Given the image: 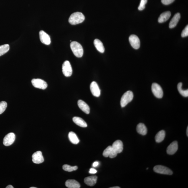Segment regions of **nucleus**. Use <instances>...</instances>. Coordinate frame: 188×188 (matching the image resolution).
<instances>
[{
	"label": "nucleus",
	"mask_w": 188,
	"mask_h": 188,
	"mask_svg": "<svg viewBox=\"0 0 188 188\" xmlns=\"http://www.w3.org/2000/svg\"><path fill=\"white\" fill-rule=\"evenodd\" d=\"M186 135H187V136L188 137V126L187 127V130H186Z\"/></svg>",
	"instance_id": "c9c22d12"
},
{
	"label": "nucleus",
	"mask_w": 188,
	"mask_h": 188,
	"mask_svg": "<svg viewBox=\"0 0 188 188\" xmlns=\"http://www.w3.org/2000/svg\"><path fill=\"white\" fill-rule=\"evenodd\" d=\"M181 18V14L179 13H178L174 15V17L171 19L170 22L169 27L170 28H173L176 27L178 23L179 22Z\"/></svg>",
	"instance_id": "a211bd4d"
},
{
	"label": "nucleus",
	"mask_w": 188,
	"mask_h": 188,
	"mask_svg": "<svg viewBox=\"0 0 188 188\" xmlns=\"http://www.w3.org/2000/svg\"><path fill=\"white\" fill-rule=\"evenodd\" d=\"M166 133L164 130H161L158 132L155 137L156 142L160 143L164 141Z\"/></svg>",
	"instance_id": "b1692460"
},
{
	"label": "nucleus",
	"mask_w": 188,
	"mask_h": 188,
	"mask_svg": "<svg viewBox=\"0 0 188 188\" xmlns=\"http://www.w3.org/2000/svg\"><path fill=\"white\" fill-rule=\"evenodd\" d=\"M136 130L138 133L145 136L147 133V129L144 124L140 123L137 126Z\"/></svg>",
	"instance_id": "6ab92c4d"
},
{
	"label": "nucleus",
	"mask_w": 188,
	"mask_h": 188,
	"mask_svg": "<svg viewBox=\"0 0 188 188\" xmlns=\"http://www.w3.org/2000/svg\"><path fill=\"white\" fill-rule=\"evenodd\" d=\"M85 17L83 14L80 12L74 13L69 18V22L72 25H76L83 22Z\"/></svg>",
	"instance_id": "f257e3e1"
},
{
	"label": "nucleus",
	"mask_w": 188,
	"mask_h": 188,
	"mask_svg": "<svg viewBox=\"0 0 188 188\" xmlns=\"http://www.w3.org/2000/svg\"><path fill=\"white\" fill-rule=\"evenodd\" d=\"M153 170L155 172L160 174L167 175H172L173 174L172 171L169 168L161 165L154 166Z\"/></svg>",
	"instance_id": "0eeeda50"
},
{
	"label": "nucleus",
	"mask_w": 188,
	"mask_h": 188,
	"mask_svg": "<svg viewBox=\"0 0 188 188\" xmlns=\"http://www.w3.org/2000/svg\"><path fill=\"white\" fill-rule=\"evenodd\" d=\"M31 83L34 87L41 89L45 90L47 87V82L41 79H32Z\"/></svg>",
	"instance_id": "39448f33"
},
{
	"label": "nucleus",
	"mask_w": 188,
	"mask_h": 188,
	"mask_svg": "<svg viewBox=\"0 0 188 188\" xmlns=\"http://www.w3.org/2000/svg\"><path fill=\"white\" fill-rule=\"evenodd\" d=\"M178 149V144L177 141H173L168 147L166 152L169 155H173L176 153Z\"/></svg>",
	"instance_id": "4468645a"
},
{
	"label": "nucleus",
	"mask_w": 188,
	"mask_h": 188,
	"mask_svg": "<svg viewBox=\"0 0 188 188\" xmlns=\"http://www.w3.org/2000/svg\"><path fill=\"white\" fill-rule=\"evenodd\" d=\"M9 49V44L0 46V57L4 55L8 52Z\"/></svg>",
	"instance_id": "a878e982"
},
{
	"label": "nucleus",
	"mask_w": 188,
	"mask_h": 188,
	"mask_svg": "<svg viewBox=\"0 0 188 188\" xmlns=\"http://www.w3.org/2000/svg\"><path fill=\"white\" fill-rule=\"evenodd\" d=\"M129 41L130 44L133 48L138 49L140 47V41L137 36L132 34L130 36Z\"/></svg>",
	"instance_id": "1a4fd4ad"
},
{
	"label": "nucleus",
	"mask_w": 188,
	"mask_h": 188,
	"mask_svg": "<svg viewBox=\"0 0 188 188\" xmlns=\"http://www.w3.org/2000/svg\"><path fill=\"white\" fill-rule=\"evenodd\" d=\"M32 161L34 164H41L44 162V159L42 152L40 151H36L32 155Z\"/></svg>",
	"instance_id": "9d476101"
},
{
	"label": "nucleus",
	"mask_w": 188,
	"mask_h": 188,
	"mask_svg": "<svg viewBox=\"0 0 188 188\" xmlns=\"http://www.w3.org/2000/svg\"><path fill=\"white\" fill-rule=\"evenodd\" d=\"M97 172V171L96 170L94 169V168H91V169H90L89 171V173H90L91 174H96Z\"/></svg>",
	"instance_id": "473e14b6"
},
{
	"label": "nucleus",
	"mask_w": 188,
	"mask_h": 188,
	"mask_svg": "<svg viewBox=\"0 0 188 188\" xmlns=\"http://www.w3.org/2000/svg\"><path fill=\"white\" fill-rule=\"evenodd\" d=\"M16 139V136L14 133H9L6 135L3 139V144L5 146L11 145L14 143Z\"/></svg>",
	"instance_id": "6e6552de"
},
{
	"label": "nucleus",
	"mask_w": 188,
	"mask_h": 188,
	"mask_svg": "<svg viewBox=\"0 0 188 188\" xmlns=\"http://www.w3.org/2000/svg\"><path fill=\"white\" fill-rule=\"evenodd\" d=\"M72 120L74 123L81 127L82 128H86L87 127V124L86 122L84 121L83 119L78 117H74L72 118Z\"/></svg>",
	"instance_id": "aec40b11"
},
{
	"label": "nucleus",
	"mask_w": 188,
	"mask_h": 188,
	"mask_svg": "<svg viewBox=\"0 0 188 188\" xmlns=\"http://www.w3.org/2000/svg\"><path fill=\"white\" fill-rule=\"evenodd\" d=\"M151 90L154 96L158 98H162L164 92L162 87L156 83H153L151 86Z\"/></svg>",
	"instance_id": "20e7f679"
},
{
	"label": "nucleus",
	"mask_w": 188,
	"mask_h": 188,
	"mask_svg": "<svg viewBox=\"0 0 188 188\" xmlns=\"http://www.w3.org/2000/svg\"><path fill=\"white\" fill-rule=\"evenodd\" d=\"M97 177L96 176H91L85 178L84 179L85 183L87 185L93 186L97 183Z\"/></svg>",
	"instance_id": "dca6fc26"
},
{
	"label": "nucleus",
	"mask_w": 188,
	"mask_h": 188,
	"mask_svg": "<svg viewBox=\"0 0 188 188\" xmlns=\"http://www.w3.org/2000/svg\"><path fill=\"white\" fill-rule=\"evenodd\" d=\"M7 103L5 101L0 102V115L4 113L7 108Z\"/></svg>",
	"instance_id": "c85d7f7f"
},
{
	"label": "nucleus",
	"mask_w": 188,
	"mask_h": 188,
	"mask_svg": "<svg viewBox=\"0 0 188 188\" xmlns=\"http://www.w3.org/2000/svg\"><path fill=\"white\" fill-rule=\"evenodd\" d=\"M112 151V147L111 146H110L108 147L104 151L103 153V156L105 157H109L110 155L111 154Z\"/></svg>",
	"instance_id": "cd10ccee"
},
{
	"label": "nucleus",
	"mask_w": 188,
	"mask_h": 188,
	"mask_svg": "<svg viewBox=\"0 0 188 188\" xmlns=\"http://www.w3.org/2000/svg\"><path fill=\"white\" fill-rule=\"evenodd\" d=\"M133 94L130 91H128L124 94L122 96L120 104L122 108H124L128 103H130L133 100Z\"/></svg>",
	"instance_id": "7ed1b4c3"
},
{
	"label": "nucleus",
	"mask_w": 188,
	"mask_h": 188,
	"mask_svg": "<svg viewBox=\"0 0 188 188\" xmlns=\"http://www.w3.org/2000/svg\"><path fill=\"white\" fill-rule=\"evenodd\" d=\"M30 188H37V187H30Z\"/></svg>",
	"instance_id": "4c0bfd02"
},
{
	"label": "nucleus",
	"mask_w": 188,
	"mask_h": 188,
	"mask_svg": "<svg viewBox=\"0 0 188 188\" xmlns=\"http://www.w3.org/2000/svg\"><path fill=\"white\" fill-rule=\"evenodd\" d=\"M62 168L64 170L70 172L77 170L78 167L77 166H71L65 164L63 166Z\"/></svg>",
	"instance_id": "bb28decb"
},
{
	"label": "nucleus",
	"mask_w": 188,
	"mask_h": 188,
	"mask_svg": "<svg viewBox=\"0 0 188 188\" xmlns=\"http://www.w3.org/2000/svg\"><path fill=\"white\" fill-rule=\"evenodd\" d=\"M39 38L43 44L49 45L50 44L51 41L50 37L48 34L44 31L41 30L39 32Z\"/></svg>",
	"instance_id": "9b49d317"
},
{
	"label": "nucleus",
	"mask_w": 188,
	"mask_h": 188,
	"mask_svg": "<svg viewBox=\"0 0 188 188\" xmlns=\"http://www.w3.org/2000/svg\"><path fill=\"white\" fill-rule=\"evenodd\" d=\"M99 164V163L98 162L95 161V162H94L93 163V165H92V166H93V167H97V166H98Z\"/></svg>",
	"instance_id": "72a5a7b5"
},
{
	"label": "nucleus",
	"mask_w": 188,
	"mask_h": 188,
	"mask_svg": "<svg viewBox=\"0 0 188 188\" xmlns=\"http://www.w3.org/2000/svg\"><path fill=\"white\" fill-rule=\"evenodd\" d=\"M182 83H179L177 85L178 90L179 93L181 95L184 97H187L188 96V90H183L182 89Z\"/></svg>",
	"instance_id": "393cba45"
},
{
	"label": "nucleus",
	"mask_w": 188,
	"mask_h": 188,
	"mask_svg": "<svg viewBox=\"0 0 188 188\" xmlns=\"http://www.w3.org/2000/svg\"><path fill=\"white\" fill-rule=\"evenodd\" d=\"M78 105L80 109L87 114H89L90 112V108L89 105L85 101L81 100L78 101Z\"/></svg>",
	"instance_id": "2eb2a0df"
},
{
	"label": "nucleus",
	"mask_w": 188,
	"mask_h": 188,
	"mask_svg": "<svg viewBox=\"0 0 188 188\" xmlns=\"http://www.w3.org/2000/svg\"><path fill=\"white\" fill-rule=\"evenodd\" d=\"M112 148L117 154L122 152L123 150V143L120 140H117L113 143L112 146Z\"/></svg>",
	"instance_id": "ddd939ff"
},
{
	"label": "nucleus",
	"mask_w": 188,
	"mask_h": 188,
	"mask_svg": "<svg viewBox=\"0 0 188 188\" xmlns=\"http://www.w3.org/2000/svg\"><path fill=\"white\" fill-rule=\"evenodd\" d=\"M120 187H118V186H115V187H110V188H120Z\"/></svg>",
	"instance_id": "e433bc0d"
},
{
	"label": "nucleus",
	"mask_w": 188,
	"mask_h": 188,
	"mask_svg": "<svg viewBox=\"0 0 188 188\" xmlns=\"http://www.w3.org/2000/svg\"><path fill=\"white\" fill-rule=\"evenodd\" d=\"M62 70L63 73L65 76L70 77L72 73V66L68 61H66L62 65Z\"/></svg>",
	"instance_id": "423d86ee"
},
{
	"label": "nucleus",
	"mask_w": 188,
	"mask_h": 188,
	"mask_svg": "<svg viewBox=\"0 0 188 188\" xmlns=\"http://www.w3.org/2000/svg\"><path fill=\"white\" fill-rule=\"evenodd\" d=\"M90 88L91 93L94 96L99 97L100 95V90L99 86L95 82H92L91 84Z\"/></svg>",
	"instance_id": "f8f14e48"
},
{
	"label": "nucleus",
	"mask_w": 188,
	"mask_h": 188,
	"mask_svg": "<svg viewBox=\"0 0 188 188\" xmlns=\"http://www.w3.org/2000/svg\"><path fill=\"white\" fill-rule=\"evenodd\" d=\"M68 138L71 142L74 144H77L80 142L76 135L73 132H70L69 133Z\"/></svg>",
	"instance_id": "5701e85b"
},
{
	"label": "nucleus",
	"mask_w": 188,
	"mask_h": 188,
	"mask_svg": "<svg viewBox=\"0 0 188 188\" xmlns=\"http://www.w3.org/2000/svg\"><path fill=\"white\" fill-rule=\"evenodd\" d=\"M148 169V168H147V169Z\"/></svg>",
	"instance_id": "58836bf2"
},
{
	"label": "nucleus",
	"mask_w": 188,
	"mask_h": 188,
	"mask_svg": "<svg viewBox=\"0 0 188 188\" xmlns=\"http://www.w3.org/2000/svg\"><path fill=\"white\" fill-rule=\"evenodd\" d=\"M171 15V12L170 11H166L162 13L160 16L159 19H158V22L160 23H162L166 22L169 19Z\"/></svg>",
	"instance_id": "412c9836"
},
{
	"label": "nucleus",
	"mask_w": 188,
	"mask_h": 188,
	"mask_svg": "<svg viewBox=\"0 0 188 188\" xmlns=\"http://www.w3.org/2000/svg\"><path fill=\"white\" fill-rule=\"evenodd\" d=\"M65 185L69 188H79L80 185L78 181L73 179L68 180L66 181Z\"/></svg>",
	"instance_id": "f3484780"
},
{
	"label": "nucleus",
	"mask_w": 188,
	"mask_h": 188,
	"mask_svg": "<svg viewBox=\"0 0 188 188\" xmlns=\"http://www.w3.org/2000/svg\"><path fill=\"white\" fill-rule=\"evenodd\" d=\"M181 37H185L188 36V26L187 25L182 31L181 34Z\"/></svg>",
	"instance_id": "7c9ffc66"
},
{
	"label": "nucleus",
	"mask_w": 188,
	"mask_h": 188,
	"mask_svg": "<svg viewBox=\"0 0 188 188\" xmlns=\"http://www.w3.org/2000/svg\"><path fill=\"white\" fill-rule=\"evenodd\" d=\"M147 2V0H141L138 9L140 11H142L145 8V5Z\"/></svg>",
	"instance_id": "c756f323"
},
{
	"label": "nucleus",
	"mask_w": 188,
	"mask_h": 188,
	"mask_svg": "<svg viewBox=\"0 0 188 188\" xmlns=\"http://www.w3.org/2000/svg\"><path fill=\"white\" fill-rule=\"evenodd\" d=\"M71 49L74 55L78 57H81L83 55L84 51L83 47L78 42L74 41L71 43Z\"/></svg>",
	"instance_id": "f03ea898"
},
{
	"label": "nucleus",
	"mask_w": 188,
	"mask_h": 188,
	"mask_svg": "<svg viewBox=\"0 0 188 188\" xmlns=\"http://www.w3.org/2000/svg\"><path fill=\"white\" fill-rule=\"evenodd\" d=\"M94 44L97 50L101 53L105 51V48L103 43L98 39H95L94 41Z\"/></svg>",
	"instance_id": "4be33fe9"
},
{
	"label": "nucleus",
	"mask_w": 188,
	"mask_h": 188,
	"mask_svg": "<svg viewBox=\"0 0 188 188\" xmlns=\"http://www.w3.org/2000/svg\"><path fill=\"white\" fill-rule=\"evenodd\" d=\"M6 188H14V187L12 185H9L6 186Z\"/></svg>",
	"instance_id": "f704fd0d"
},
{
	"label": "nucleus",
	"mask_w": 188,
	"mask_h": 188,
	"mask_svg": "<svg viewBox=\"0 0 188 188\" xmlns=\"http://www.w3.org/2000/svg\"><path fill=\"white\" fill-rule=\"evenodd\" d=\"M175 0H161V2L163 4L168 5L171 4Z\"/></svg>",
	"instance_id": "2f4dec72"
}]
</instances>
